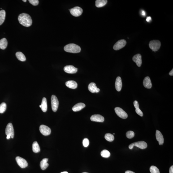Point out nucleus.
I'll return each mask as SVG.
<instances>
[{
	"label": "nucleus",
	"instance_id": "obj_26",
	"mask_svg": "<svg viewBox=\"0 0 173 173\" xmlns=\"http://www.w3.org/2000/svg\"><path fill=\"white\" fill-rule=\"evenodd\" d=\"M15 55H16L17 58L19 60L22 62H24L26 61V58L25 56L21 52H17L15 54Z\"/></svg>",
	"mask_w": 173,
	"mask_h": 173
},
{
	"label": "nucleus",
	"instance_id": "obj_20",
	"mask_svg": "<svg viewBox=\"0 0 173 173\" xmlns=\"http://www.w3.org/2000/svg\"><path fill=\"white\" fill-rule=\"evenodd\" d=\"M85 104L80 103L75 105V106L72 107V110L74 112H77L80 111L81 109L85 107Z\"/></svg>",
	"mask_w": 173,
	"mask_h": 173
},
{
	"label": "nucleus",
	"instance_id": "obj_22",
	"mask_svg": "<svg viewBox=\"0 0 173 173\" xmlns=\"http://www.w3.org/2000/svg\"><path fill=\"white\" fill-rule=\"evenodd\" d=\"M133 104L135 108H136L135 111H136V113L140 116H143V114L142 111L139 108V105L138 102L137 101H134Z\"/></svg>",
	"mask_w": 173,
	"mask_h": 173
},
{
	"label": "nucleus",
	"instance_id": "obj_23",
	"mask_svg": "<svg viewBox=\"0 0 173 173\" xmlns=\"http://www.w3.org/2000/svg\"><path fill=\"white\" fill-rule=\"evenodd\" d=\"M41 109L42 111L44 112H45L47 110V103L46 98L45 97H43L42 99V103L41 105Z\"/></svg>",
	"mask_w": 173,
	"mask_h": 173
},
{
	"label": "nucleus",
	"instance_id": "obj_43",
	"mask_svg": "<svg viewBox=\"0 0 173 173\" xmlns=\"http://www.w3.org/2000/svg\"><path fill=\"white\" fill-rule=\"evenodd\" d=\"M23 1L24 2H26L27 1L26 0H23Z\"/></svg>",
	"mask_w": 173,
	"mask_h": 173
},
{
	"label": "nucleus",
	"instance_id": "obj_32",
	"mask_svg": "<svg viewBox=\"0 0 173 173\" xmlns=\"http://www.w3.org/2000/svg\"><path fill=\"white\" fill-rule=\"evenodd\" d=\"M151 173H160L159 169L157 167L154 166H151L150 168Z\"/></svg>",
	"mask_w": 173,
	"mask_h": 173
},
{
	"label": "nucleus",
	"instance_id": "obj_39",
	"mask_svg": "<svg viewBox=\"0 0 173 173\" xmlns=\"http://www.w3.org/2000/svg\"><path fill=\"white\" fill-rule=\"evenodd\" d=\"M169 75L170 76H173V69H172V70H171L170 72L169 73Z\"/></svg>",
	"mask_w": 173,
	"mask_h": 173
},
{
	"label": "nucleus",
	"instance_id": "obj_44",
	"mask_svg": "<svg viewBox=\"0 0 173 173\" xmlns=\"http://www.w3.org/2000/svg\"><path fill=\"white\" fill-rule=\"evenodd\" d=\"M87 173V172H84V173Z\"/></svg>",
	"mask_w": 173,
	"mask_h": 173
},
{
	"label": "nucleus",
	"instance_id": "obj_17",
	"mask_svg": "<svg viewBox=\"0 0 173 173\" xmlns=\"http://www.w3.org/2000/svg\"><path fill=\"white\" fill-rule=\"evenodd\" d=\"M143 84L145 88L150 89L152 87V84L150 78L147 76L144 78L143 81Z\"/></svg>",
	"mask_w": 173,
	"mask_h": 173
},
{
	"label": "nucleus",
	"instance_id": "obj_40",
	"mask_svg": "<svg viewBox=\"0 0 173 173\" xmlns=\"http://www.w3.org/2000/svg\"><path fill=\"white\" fill-rule=\"evenodd\" d=\"M125 173H135L134 172H133L130 171H125Z\"/></svg>",
	"mask_w": 173,
	"mask_h": 173
},
{
	"label": "nucleus",
	"instance_id": "obj_35",
	"mask_svg": "<svg viewBox=\"0 0 173 173\" xmlns=\"http://www.w3.org/2000/svg\"><path fill=\"white\" fill-rule=\"evenodd\" d=\"M30 3L33 6H36L38 5L39 1L38 0H29Z\"/></svg>",
	"mask_w": 173,
	"mask_h": 173
},
{
	"label": "nucleus",
	"instance_id": "obj_6",
	"mask_svg": "<svg viewBox=\"0 0 173 173\" xmlns=\"http://www.w3.org/2000/svg\"><path fill=\"white\" fill-rule=\"evenodd\" d=\"M69 10L71 15L75 17L80 16L83 12V9L79 6H76Z\"/></svg>",
	"mask_w": 173,
	"mask_h": 173
},
{
	"label": "nucleus",
	"instance_id": "obj_1",
	"mask_svg": "<svg viewBox=\"0 0 173 173\" xmlns=\"http://www.w3.org/2000/svg\"><path fill=\"white\" fill-rule=\"evenodd\" d=\"M19 23L22 25L26 27H30L32 24V18L28 14L22 13L18 17Z\"/></svg>",
	"mask_w": 173,
	"mask_h": 173
},
{
	"label": "nucleus",
	"instance_id": "obj_2",
	"mask_svg": "<svg viewBox=\"0 0 173 173\" xmlns=\"http://www.w3.org/2000/svg\"><path fill=\"white\" fill-rule=\"evenodd\" d=\"M65 51L68 52L73 53H77L80 52L81 51L80 47L75 44H68L64 48Z\"/></svg>",
	"mask_w": 173,
	"mask_h": 173
},
{
	"label": "nucleus",
	"instance_id": "obj_28",
	"mask_svg": "<svg viewBox=\"0 0 173 173\" xmlns=\"http://www.w3.org/2000/svg\"><path fill=\"white\" fill-rule=\"evenodd\" d=\"M6 12L4 10L0 11V25H2L6 17Z\"/></svg>",
	"mask_w": 173,
	"mask_h": 173
},
{
	"label": "nucleus",
	"instance_id": "obj_10",
	"mask_svg": "<svg viewBox=\"0 0 173 173\" xmlns=\"http://www.w3.org/2000/svg\"><path fill=\"white\" fill-rule=\"evenodd\" d=\"M16 160L18 165L21 168H24L27 167L28 166V162L24 159L21 157H16Z\"/></svg>",
	"mask_w": 173,
	"mask_h": 173
},
{
	"label": "nucleus",
	"instance_id": "obj_34",
	"mask_svg": "<svg viewBox=\"0 0 173 173\" xmlns=\"http://www.w3.org/2000/svg\"><path fill=\"white\" fill-rule=\"evenodd\" d=\"M89 140L88 139H84L83 141V145L85 147H88L89 145Z\"/></svg>",
	"mask_w": 173,
	"mask_h": 173
},
{
	"label": "nucleus",
	"instance_id": "obj_24",
	"mask_svg": "<svg viewBox=\"0 0 173 173\" xmlns=\"http://www.w3.org/2000/svg\"><path fill=\"white\" fill-rule=\"evenodd\" d=\"M7 41L6 38H4L0 40V49L4 50L6 49L7 45Z\"/></svg>",
	"mask_w": 173,
	"mask_h": 173
},
{
	"label": "nucleus",
	"instance_id": "obj_42",
	"mask_svg": "<svg viewBox=\"0 0 173 173\" xmlns=\"http://www.w3.org/2000/svg\"><path fill=\"white\" fill-rule=\"evenodd\" d=\"M61 173H68L67 172H66V171H64V172H62Z\"/></svg>",
	"mask_w": 173,
	"mask_h": 173
},
{
	"label": "nucleus",
	"instance_id": "obj_19",
	"mask_svg": "<svg viewBox=\"0 0 173 173\" xmlns=\"http://www.w3.org/2000/svg\"><path fill=\"white\" fill-rule=\"evenodd\" d=\"M66 86L69 88L71 89H75L77 88L78 84L74 80H69L66 83Z\"/></svg>",
	"mask_w": 173,
	"mask_h": 173
},
{
	"label": "nucleus",
	"instance_id": "obj_12",
	"mask_svg": "<svg viewBox=\"0 0 173 173\" xmlns=\"http://www.w3.org/2000/svg\"><path fill=\"white\" fill-rule=\"evenodd\" d=\"M64 71L67 73L73 74L76 73L78 71L77 69L72 66H67L64 68Z\"/></svg>",
	"mask_w": 173,
	"mask_h": 173
},
{
	"label": "nucleus",
	"instance_id": "obj_30",
	"mask_svg": "<svg viewBox=\"0 0 173 173\" xmlns=\"http://www.w3.org/2000/svg\"><path fill=\"white\" fill-rule=\"evenodd\" d=\"M101 155L102 157L104 158H108L110 156V153L107 150H104L101 151Z\"/></svg>",
	"mask_w": 173,
	"mask_h": 173
},
{
	"label": "nucleus",
	"instance_id": "obj_18",
	"mask_svg": "<svg viewBox=\"0 0 173 173\" xmlns=\"http://www.w3.org/2000/svg\"><path fill=\"white\" fill-rule=\"evenodd\" d=\"M122 83L121 78L120 77H118L116 78L115 83L116 89L118 92H120L122 89Z\"/></svg>",
	"mask_w": 173,
	"mask_h": 173
},
{
	"label": "nucleus",
	"instance_id": "obj_5",
	"mask_svg": "<svg viewBox=\"0 0 173 173\" xmlns=\"http://www.w3.org/2000/svg\"><path fill=\"white\" fill-rule=\"evenodd\" d=\"M51 103L53 111L54 112H56L59 106V101L56 96L54 95H53L51 96Z\"/></svg>",
	"mask_w": 173,
	"mask_h": 173
},
{
	"label": "nucleus",
	"instance_id": "obj_45",
	"mask_svg": "<svg viewBox=\"0 0 173 173\" xmlns=\"http://www.w3.org/2000/svg\"><path fill=\"white\" fill-rule=\"evenodd\" d=\"M113 134L114 135V134H114V133H113Z\"/></svg>",
	"mask_w": 173,
	"mask_h": 173
},
{
	"label": "nucleus",
	"instance_id": "obj_27",
	"mask_svg": "<svg viewBox=\"0 0 173 173\" xmlns=\"http://www.w3.org/2000/svg\"><path fill=\"white\" fill-rule=\"evenodd\" d=\"M32 150L35 153H38L40 151L39 145L37 141H35L32 144Z\"/></svg>",
	"mask_w": 173,
	"mask_h": 173
},
{
	"label": "nucleus",
	"instance_id": "obj_13",
	"mask_svg": "<svg viewBox=\"0 0 173 173\" xmlns=\"http://www.w3.org/2000/svg\"><path fill=\"white\" fill-rule=\"evenodd\" d=\"M90 120L92 121L103 122L104 121V118L100 114H94L91 117Z\"/></svg>",
	"mask_w": 173,
	"mask_h": 173
},
{
	"label": "nucleus",
	"instance_id": "obj_25",
	"mask_svg": "<svg viewBox=\"0 0 173 173\" xmlns=\"http://www.w3.org/2000/svg\"><path fill=\"white\" fill-rule=\"evenodd\" d=\"M106 0H97L96 1V6L97 7H103L107 4Z\"/></svg>",
	"mask_w": 173,
	"mask_h": 173
},
{
	"label": "nucleus",
	"instance_id": "obj_3",
	"mask_svg": "<svg viewBox=\"0 0 173 173\" xmlns=\"http://www.w3.org/2000/svg\"><path fill=\"white\" fill-rule=\"evenodd\" d=\"M161 45L160 41L158 40H153L150 41L149 43L150 49L153 51H157L160 49Z\"/></svg>",
	"mask_w": 173,
	"mask_h": 173
},
{
	"label": "nucleus",
	"instance_id": "obj_14",
	"mask_svg": "<svg viewBox=\"0 0 173 173\" xmlns=\"http://www.w3.org/2000/svg\"><path fill=\"white\" fill-rule=\"evenodd\" d=\"M132 60L138 67H140L141 66L142 63L141 54H138L134 56L133 57Z\"/></svg>",
	"mask_w": 173,
	"mask_h": 173
},
{
	"label": "nucleus",
	"instance_id": "obj_37",
	"mask_svg": "<svg viewBox=\"0 0 173 173\" xmlns=\"http://www.w3.org/2000/svg\"><path fill=\"white\" fill-rule=\"evenodd\" d=\"M151 18L150 16L148 17L147 18L146 21L148 22H150L151 21Z\"/></svg>",
	"mask_w": 173,
	"mask_h": 173
},
{
	"label": "nucleus",
	"instance_id": "obj_33",
	"mask_svg": "<svg viewBox=\"0 0 173 173\" xmlns=\"http://www.w3.org/2000/svg\"><path fill=\"white\" fill-rule=\"evenodd\" d=\"M135 134L132 131H129L127 132L126 133V136L127 137L128 139H131L132 138H133Z\"/></svg>",
	"mask_w": 173,
	"mask_h": 173
},
{
	"label": "nucleus",
	"instance_id": "obj_16",
	"mask_svg": "<svg viewBox=\"0 0 173 173\" xmlns=\"http://www.w3.org/2000/svg\"><path fill=\"white\" fill-rule=\"evenodd\" d=\"M88 89L90 92L92 93H98L100 91L99 88L96 86V84L93 83H91L89 84Z\"/></svg>",
	"mask_w": 173,
	"mask_h": 173
},
{
	"label": "nucleus",
	"instance_id": "obj_15",
	"mask_svg": "<svg viewBox=\"0 0 173 173\" xmlns=\"http://www.w3.org/2000/svg\"><path fill=\"white\" fill-rule=\"evenodd\" d=\"M156 137L157 141L158 142L159 145H163L164 143L163 136L160 131L158 130H157L156 131Z\"/></svg>",
	"mask_w": 173,
	"mask_h": 173
},
{
	"label": "nucleus",
	"instance_id": "obj_11",
	"mask_svg": "<svg viewBox=\"0 0 173 173\" xmlns=\"http://www.w3.org/2000/svg\"><path fill=\"white\" fill-rule=\"evenodd\" d=\"M40 131L41 133L44 136H48L51 133L50 128L46 125H42L40 126Z\"/></svg>",
	"mask_w": 173,
	"mask_h": 173
},
{
	"label": "nucleus",
	"instance_id": "obj_7",
	"mask_svg": "<svg viewBox=\"0 0 173 173\" xmlns=\"http://www.w3.org/2000/svg\"><path fill=\"white\" fill-rule=\"evenodd\" d=\"M115 111L117 115L123 119H126L128 117V114L123 109L119 107L115 108Z\"/></svg>",
	"mask_w": 173,
	"mask_h": 173
},
{
	"label": "nucleus",
	"instance_id": "obj_21",
	"mask_svg": "<svg viewBox=\"0 0 173 173\" xmlns=\"http://www.w3.org/2000/svg\"><path fill=\"white\" fill-rule=\"evenodd\" d=\"M48 158L43 159L40 162V166L41 169L45 170L49 166V163H48Z\"/></svg>",
	"mask_w": 173,
	"mask_h": 173
},
{
	"label": "nucleus",
	"instance_id": "obj_29",
	"mask_svg": "<svg viewBox=\"0 0 173 173\" xmlns=\"http://www.w3.org/2000/svg\"><path fill=\"white\" fill-rule=\"evenodd\" d=\"M105 139L107 141L112 142L114 140V135L110 133L106 134L105 135Z\"/></svg>",
	"mask_w": 173,
	"mask_h": 173
},
{
	"label": "nucleus",
	"instance_id": "obj_36",
	"mask_svg": "<svg viewBox=\"0 0 173 173\" xmlns=\"http://www.w3.org/2000/svg\"><path fill=\"white\" fill-rule=\"evenodd\" d=\"M141 15H142L143 16H145L146 15V13H145V12L144 10H141Z\"/></svg>",
	"mask_w": 173,
	"mask_h": 173
},
{
	"label": "nucleus",
	"instance_id": "obj_9",
	"mask_svg": "<svg viewBox=\"0 0 173 173\" xmlns=\"http://www.w3.org/2000/svg\"><path fill=\"white\" fill-rule=\"evenodd\" d=\"M5 132L6 135H10L12 138H13L14 135V129L13 125L11 123H9L7 125L5 130Z\"/></svg>",
	"mask_w": 173,
	"mask_h": 173
},
{
	"label": "nucleus",
	"instance_id": "obj_31",
	"mask_svg": "<svg viewBox=\"0 0 173 173\" xmlns=\"http://www.w3.org/2000/svg\"><path fill=\"white\" fill-rule=\"evenodd\" d=\"M6 105L5 103H2L0 105V113L1 114L3 113L6 110Z\"/></svg>",
	"mask_w": 173,
	"mask_h": 173
},
{
	"label": "nucleus",
	"instance_id": "obj_4",
	"mask_svg": "<svg viewBox=\"0 0 173 173\" xmlns=\"http://www.w3.org/2000/svg\"><path fill=\"white\" fill-rule=\"evenodd\" d=\"M147 144L145 141H140L132 143L129 145V149H132L134 146H136L141 149H146L147 147Z\"/></svg>",
	"mask_w": 173,
	"mask_h": 173
},
{
	"label": "nucleus",
	"instance_id": "obj_38",
	"mask_svg": "<svg viewBox=\"0 0 173 173\" xmlns=\"http://www.w3.org/2000/svg\"><path fill=\"white\" fill-rule=\"evenodd\" d=\"M170 173H173V166H172L170 167L169 170Z\"/></svg>",
	"mask_w": 173,
	"mask_h": 173
},
{
	"label": "nucleus",
	"instance_id": "obj_8",
	"mask_svg": "<svg viewBox=\"0 0 173 173\" xmlns=\"http://www.w3.org/2000/svg\"><path fill=\"white\" fill-rule=\"evenodd\" d=\"M126 41L124 40H121L118 41L113 47V49L115 50H119L125 46Z\"/></svg>",
	"mask_w": 173,
	"mask_h": 173
},
{
	"label": "nucleus",
	"instance_id": "obj_41",
	"mask_svg": "<svg viewBox=\"0 0 173 173\" xmlns=\"http://www.w3.org/2000/svg\"><path fill=\"white\" fill-rule=\"evenodd\" d=\"M10 138H11V136H10V135H7V136H6V139H9Z\"/></svg>",
	"mask_w": 173,
	"mask_h": 173
}]
</instances>
